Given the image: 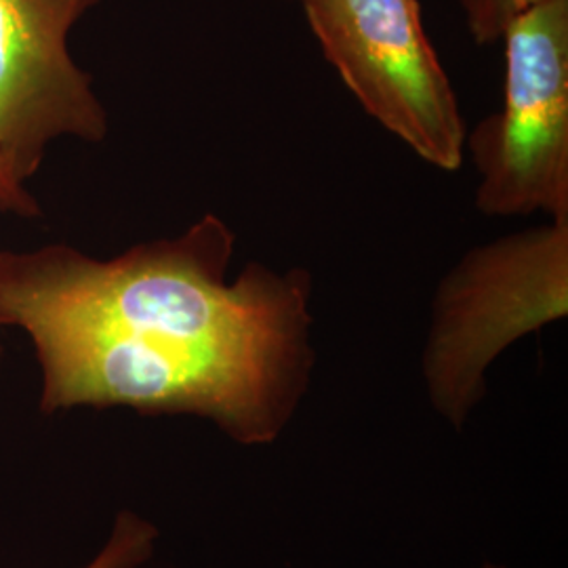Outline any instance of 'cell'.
<instances>
[{
  "mask_svg": "<svg viewBox=\"0 0 568 568\" xmlns=\"http://www.w3.org/2000/svg\"><path fill=\"white\" fill-rule=\"evenodd\" d=\"M203 215L175 239L95 260L68 244L0 248V325L41 365V410L126 406L209 419L244 447L274 443L314 368L312 276L251 262Z\"/></svg>",
  "mask_w": 568,
  "mask_h": 568,
  "instance_id": "obj_1",
  "label": "cell"
},
{
  "mask_svg": "<svg viewBox=\"0 0 568 568\" xmlns=\"http://www.w3.org/2000/svg\"><path fill=\"white\" fill-rule=\"evenodd\" d=\"M568 316V215L469 248L438 283L424 347L434 408L457 429L509 345Z\"/></svg>",
  "mask_w": 568,
  "mask_h": 568,
  "instance_id": "obj_2",
  "label": "cell"
},
{
  "mask_svg": "<svg viewBox=\"0 0 568 568\" xmlns=\"http://www.w3.org/2000/svg\"><path fill=\"white\" fill-rule=\"evenodd\" d=\"M501 108L466 133L490 217L568 215V0H544L509 23Z\"/></svg>",
  "mask_w": 568,
  "mask_h": 568,
  "instance_id": "obj_3",
  "label": "cell"
},
{
  "mask_svg": "<svg viewBox=\"0 0 568 568\" xmlns=\"http://www.w3.org/2000/svg\"><path fill=\"white\" fill-rule=\"evenodd\" d=\"M326 60L373 116L422 161L457 171L466 121L417 0H302Z\"/></svg>",
  "mask_w": 568,
  "mask_h": 568,
  "instance_id": "obj_4",
  "label": "cell"
},
{
  "mask_svg": "<svg viewBox=\"0 0 568 568\" xmlns=\"http://www.w3.org/2000/svg\"><path fill=\"white\" fill-rule=\"evenodd\" d=\"M100 0H0V152L26 183L60 138L100 143L108 114L68 49Z\"/></svg>",
  "mask_w": 568,
  "mask_h": 568,
  "instance_id": "obj_5",
  "label": "cell"
},
{
  "mask_svg": "<svg viewBox=\"0 0 568 568\" xmlns=\"http://www.w3.org/2000/svg\"><path fill=\"white\" fill-rule=\"evenodd\" d=\"M159 528L131 509H122L98 556L82 568H140L154 556Z\"/></svg>",
  "mask_w": 568,
  "mask_h": 568,
  "instance_id": "obj_6",
  "label": "cell"
},
{
  "mask_svg": "<svg viewBox=\"0 0 568 568\" xmlns=\"http://www.w3.org/2000/svg\"><path fill=\"white\" fill-rule=\"evenodd\" d=\"M544 0H462L467 30L476 44L501 41L506 28Z\"/></svg>",
  "mask_w": 568,
  "mask_h": 568,
  "instance_id": "obj_7",
  "label": "cell"
},
{
  "mask_svg": "<svg viewBox=\"0 0 568 568\" xmlns=\"http://www.w3.org/2000/svg\"><path fill=\"white\" fill-rule=\"evenodd\" d=\"M0 209L7 213H16L20 217L41 215V206L37 203V199L26 190V183L21 182L2 152H0Z\"/></svg>",
  "mask_w": 568,
  "mask_h": 568,
  "instance_id": "obj_8",
  "label": "cell"
},
{
  "mask_svg": "<svg viewBox=\"0 0 568 568\" xmlns=\"http://www.w3.org/2000/svg\"><path fill=\"white\" fill-rule=\"evenodd\" d=\"M0 356H2V344H0Z\"/></svg>",
  "mask_w": 568,
  "mask_h": 568,
  "instance_id": "obj_9",
  "label": "cell"
}]
</instances>
